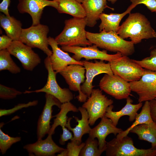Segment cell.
<instances>
[{
	"mask_svg": "<svg viewBox=\"0 0 156 156\" xmlns=\"http://www.w3.org/2000/svg\"><path fill=\"white\" fill-rule=\"evenodd\" d=\"M113 103V101L103 94L101 90L93 89L82 106L88 112L90 125H93L99 118L104 116L107 108Z\"/></svg>",
	"mask_w": 156,
	"mask_h": 156,
	"instance_id": "obj_7",
	"label": "cell"
},
{
	"mask_svg": "<svg viewBox=\"0 0 156 156\" xmlns=\"http://www.w3.org/2000/svg\"><path fill=\"white\" fill-rule=\"evenodd\" d=\"M60 109V112L53 116L55 118L54 119L53 123L48 135H53L55 133L56 128L58 126L61 127L65 126L68 118L67 115L69 112L79 111L78 108L70 102L62 103Z\"/></svg>",
	"mask_w": 156,
	"mask_h": 156,
	"instance_id": "obj_28",
	"label": "cell"
},
{
	"mask_svg": "<svg viewBox=\"0 0 156 156\" xmlns=\"http://www.w3.org/2000/svg\"><path fill=\"white\" fill-rule=\"evenodd\" d=\"M11 0H3L0 3V11L7 16H10L8 9Z\"/></svg>",
	"mask_w": 156,
	"mask_h": 156,
	"instance_id": "obj_39",
	"label": "cell"
},
{
	"mask_svg": "<svg viewBox=\"0 0 156 156\" xmlns=\"http://www.w3.org/2000/svg\"><path fill=\"white\" fill-rule=\"evenodd\" d=\"M38 101L34 100L30 101L27 103L18 104L13 108L8 109H0V117L10 115L24 108L35 106L38 104Z\"/></svg>",
	"mask_w": 156,
	"mask_h": 156,
	"instance_id": "obj_35",
	"label": "cell"
},
{
	"mask_svg": "<svg viewBox=\"0 0 156 156\" xmlns=\"http://www.w3.org/2000/svg\"><path fill=\"white\" fill-rule=\"evenodd\" d=\"M135 120L134 122L129 127L118 134L116 138L121 139L127 135L130 131L136 126L144 123L150 124L154 122L151 115L149 101L145 102L141 112L139 114H137Z\"/></svg>",
	"mask_w": 156,
	"mask_h": 156,
	"instance_id": "obj_27",
	"label": "cell"
},
{
	"mask_svg": "<svg viewBox=\"0 0 156 156\" xmlns=\"http://www.w3.org/2000/svg\"><path fill=\"white\" fill-rule=\"evenodd\" d=\"M135 7L131 4L125 12L122 13H101L99 16L101 20V23L99 26V31L104 30L106 32L113 31L117 32L122 19L126 14L130 13L132 10Z\"/></svg>",
	"mask_w": 156,
	"mask_h": 156,
	"instance_id": "obj_23",
	"label": "cell"
},
{
	"mask_svg": "<svg viewBox=\"0 0 156 156\" xmlns=\"http://www.w3.org/2000/svg\"><path fill=\"white\" fill-rule=\"evenodd\" d=\"M131 4L135 7L139 4H143L152 12H156V0H130Z\"/></svg>",
	"mask_w": 156,
	"mask_h": 156,
	"instance_id": "obj_36",
	"label": "cell"
},
{
	"mask_svg": "<svg viewBox=\"0 0 156 156\" xmlns=\"http://www.w3.org/2000/svg\"><path fill=\"white\" fill-rule=\"evenodd\" d=\"M49 28L47 25L40 23L23 29L19 40L32 48H37L42 51L47 56L52 54L49 48L47 35Z\"/></svg>",
	"mask_w": 156,
	"mask_h": 156,
	"instance_id": "obj_5",
	"label": "cell"
},
{
	"mask_svg": "<svg viewBox=\"0 0 156 156\" xmlns=\"http://www.w3.org/2000/svg\"><path fill=\"white\" fill-rule=\"evenodd\" d=\"M129 83L131 91L138 96L139 103L156 99V72L144 68L140 79Z\"/></svg>",
	"mask_w": 156,
	"mask_h": 156,
	"instance_id": "obj_10",
	"label": "cell"
},
{
	"mask_svg": "<svg viewBox=\"0 0 156 156\" xmlns=\"http://www.w3.org/2000/svg\"><path fill=\"white\" fill-rule=\"evenodd\" d=\"M45 104L37 122L38 140L42 139L49 132L51 127L50 125V120L52 118L53 106H56L60 109L62 104L57 99L50 94L45 93Z\"/></svg>",
	"mask_w": 156,
	"mask_h": 156,
	"instance_id": "obj_16",
	"label": "cell"
},
{
	"mask_svg": "<svg viewBox=\"0 0 156 156\" xmlns=\"http://www.w3.org/2000/svg\"><path fill=\"white\" fill-rule=\"evenodd\" d=\"M22 92L16 89L0 84V98L5 100L13 99Z\"/></svg>",
	"mask_w": 156,
	"mask_h": 156,
	"instance_id": "obj_34",
	"label": "cell"
},
{
	"mask_svg": "<svg viewBox=\"0 0 156 156\" xmlns=\"http://www.w3.org/2000/svg\"><path fill=\"white\" fill-rule=\"evenodd\" d=\"M7 50L10 54L17 58L24 69L32 71L40 64L41 59L32 48L20 40H13Z\"/></svg>",
	"mask_w": 156,
	"mask_h": 156,
	"instance_id": "obj_12",
	"label": "cell"
},
{
	"mask_svg": "<svg viewBox=\"0 0 156 156\" xmlns=\"http://www.w3.org/2000/svg\"><path fill=\"white\" fill-rule=\"evenodd\" d=\"M79 3H81L83 0H75Z\"/></svg>",
	"mask_w": 156,
	"mask_h": 156,
	"instance_id": "obj_42",
	"label": "cell"
},
{
	"mask_svg": "<svg viewBox=\"0 0 156 156\" xmlns=\"http://www.w3.org/2000/svg\"><path fill=\"white\" fill-rule=\"evenodd\" d=\"M87 39L98 47L114 52H120L122 56H128L135 52L134 44L125 40L113 31L103 30L99 33L86 31Z\"/></svg>",
	"mask_w": 156,
	"mask_h": 156,
	"instance_id": "obj_3",
	"label": "cell"
},
{
	"mask_svg": "<svg viewBox=\"0 0 156 156\" xmlns=\"http://www.w3.org/2000/svg\"><path fill=\"white\" fill-rule=\"evenodd\" d=\"M1 27L6 35L13 40H19L23 28L21 22L13 16H7L4 14L0 15Z\"/></svg>",
	"mask_w": 156,
	"mask_h": 156,
	"instance_id": "obj_24",
	"label": "cell"
},
{
	"mask_svg": "<svg viewBox=\"0 0 156 156\" xmlns=\"http://www.w3.org/2000/svg\"><path fill=\"white\" fill-rule=\"evenodd\" d=\"M109 1H110L112 4H114L117 0H107Z\"/></svg>",
	"mask_w": 156,
	"mask_h": 156,
	"instance_id": "obj_41",
	"label": "cell"
},
{
	"mask_svg": "<svg viewBox=\"0 0 156 156\" xmlns=\"http://www.w3.org/2000/svg\"><path fill=\"white\" fill-rule=\"evenodd\" d=\"M44 62L48 74L45 86L40 89L31 91L26 90L23 93L44 92L53 96L62 103L70 102L73 99V95L69 89L62 88L58 84L56 79L57 73L53 69L49 56L45 58Z\"/></svg>",
	"mask_w": 156,
	"mask_h": 156,
	"instance_id": "obj_6",
	"label": "cell"
},
{
	"mask_svg": "<svg viewBox=\"0 0 156 156\" xmlns=\"http://www.w3.org/2000/svg\"><path fill=\"white\" fill-rule=\"evenodd\" d=\"M105 151L107 156H156V149L138 148L134 145L132 138L128 135L120 139L115 138L107 142Z\"/></svg>",
	"mask_w": 156,
	"mask_h": 156,
	"instance_id": "obj_4",
	"label": "cell"
},
{
	"mask_svg": "<svg viewBox=\"0 0 156 156\" xmlns=\"http://www.w3.org/2000/svg\"><path fill=\"white\" fill-rule=\"evenodd\" d=\"M109 62L113 74L129 82L139 80L143 73L144 68L128 56Z\"/></svg>",
	"mask_w": 156,
	"mask_h": 156,
	"instance_id": "obj_9",
	"label": "cell"
},
{
	"mask_svg": "<svg viewBox=\"0 0 156 156\" xmlns=\"http://www.w3.org/2000/svg\"><path fill=\"white\" fill-rule=\"evenodd\" d=\"M53 0L57 4L56 10L59 13L68 14L73 17H86V12L81 3L75 0Z\"/></svg>",
	"mask_w": 156,
	"mask_h": 156,
	"instance_id": "obj_26",
	"label": "cell"
},
{
	"mask_svg": "<svg viewBox=\"0 0 156 156\" xmlns=\"http://www.w3.org/2000/svg\"><path fill=\"white\" fill-rule=\"evenodd\" d=\"M7 49L0 51V71L7 70L12 74L21 71L20 68L14 61Z\"/></svg>",
	"mask_w": 156,
	"mask_h": 156,
	"instance_id": "obj_29",
	"label": "cell"
},
{
	"mask_svg": "<svg viewBox=\"0 0 156 156\" xmlns=\"http://www.w3.org/2000/svg\"><path fill=\"white\" fill-rule=\"evenodd\" d=\"M85 72L83 66L73 64L67 66L59 73L64 77L70 90L78 92L79 94L76 98L81 102H85L88 98L82 92L81 88V84L85 81Z\"/></svg>",
	"mask_w": 156,
	"mask_h": 156,
	"instance_id": "obj_13",
	"label": "cell"
},
{
	"mask_svg": "<svg viewBox=\"0 0 156 156\" xmlns=\"http://www.w3.org/2000/svg\"><path fill=\"white\" fill-rule=\"evenodd\" d=\"M107 0H83L81 3L85 11L87 19V26L93 27L99 19L100 15L107 8L112 10L113 8L107 5Z\"/></svg>",
	"mask_w": 156,
	"mask_h": 156,
	"instance_id": "obj_21",
	"label": "cell"
},
{
	"mask_svg": "<svg viewBox=\"0 0 156 156\" xmlns=\"http://www.w3.org/2000/svg\"><path fill=\"white\" fill-rule=\"evenodd\" d=\"M123 131L114 125L110 119L104 116L101 118L97 125L91 129L88 134L89 137L97 139L100 149L105 150L107 144L105 139L107 136L111 133L116 135Z\"/></svg>",
	"mask_w": 156,
	"mask_h": 156,
	"instance_id": "obj_18",
	"label": "cell"
},
{
	"mask_svg": "<svg viewBox=\"0 0 156 156\" xmlns=\"http://www.w3.org/2000/svg\"><path fill=\"white\" fill-rule=\"evenodd\" d=\"M61 49L65 52L73 53L72 57L78 61H80L81 58H84L87 61L99 60L110 62L122 56L120 52L114 54H108L107 50L101 51L94 44L85 47L63 46H61Z\"/></svg>",
	"mask_w": 156,
	"mask_h": 156,
	"instance_id": "obj_8",
	"label": "cell"
},
{
	"mask_svg": "<svg viewBox=\"0 0 156 156\" xmlns=\"http://www.w3.org/2000/svg\"><path fill=\"white\" fill-rule=\"evenodd\" d=\"M20 137H12L5 133L0 128V150L2 154H5L12 144L20 142Z\"/></svg>",
	"mask_w": 156,
	"mask_h": 156,
	"instance_id": "obj_31",
	"label": "cell"
},
{
	"mask_svg": "<svg viewBox=\"0 0 156 156\" xmlns=\"http://www.w3.org/2000/svg\"><path fill=\"white\" fill-rule=\"evenodd\" d=\"M17 9L21 14L28 13L32 20V25L40 23V20L45 7H53L57 9L58 5L54 0H18Z\"/></svg>",
	"mask_w": 156,
	"mask_h": 156,
	"instance_id": "obj_15",
	"label": "cell"
},
{
	"mask_svg": "<svg viewBox=\"0 0 156 156\" xmlns=\"http://www.w3.org/2000/svg\"><path fill=\"white\" fill-rule=\"evenodd\" d=\"M130 132L136 134L139 139L151 143V148L156 149V122L139 125L133 128Z\"/></svg>",
	"mask_w": 156,
	"mask_h": 156,
	"instance_id": "obj_25",
	"label": "cell"
},
{
	"mask_svg": "<svg viewBox=\"0 0 156 156\" xmlns=\"http://www.w3.org/2000/svg\"><path fill=\"white\" fill-rule=\"evenodd\" d=\"M82 61L86 70V79L81 86V90L88 98L90 96L93 88L94 87L92 85V81L96 76L104 73L110 75L114 74L109 62L106 63L104 61L101 60H95L94 62L86 60Z\"/></svg>",
	"mask_w": 156,
	"mask_h": 156,
	"instance_id": "obj_14",
	"label": "cell"
},
{
	"mask_svg": "<svg viewBox=\"0 0 156 156\" xmlns=\"http://www.w3.org/2000/svg\"><path fill=\"white\" fill-rule=\"evenodd\" d=\"M85 145V143H81L78 145L73 141L68 143L66 148L57 154L58 156H78L80 152Z\"/></svg>",
	"mask_w": 156,
	"mask_h": 156,
	"instance_id": "obj_33",
	"label": "cell"
},
{
	"mask_svg": "<svg viewBox=\"0 0 156 156\" xmlns=\"http://www.w3.org/2000/svg\"><path fill=\"white\" fill-rule=\"evenodd\" d=\"M63 131L62 133L60 135V137L59 140L60 144L62 145L65 144V142L68 140H71L73 138V136L72 133L67 129L65 126L62 127Z\"/></svg>",
	"mask_w": 156,
	"mask_h": 156,
	"instance_id": "obj_37",
	"label": "cell"
},
{
	"mask_svg": "<svg viewBox=\"0 0 156 156\" xmlns=\"http://www.w3.org/2000/svg\"><path fill=\"white\" fill-rule=\"evenodd\" d=\"M52 135H48L44 140H38L35 143L26 144L23 148L29 155L37 156H52L56 153H60L65 149L59 146L54 142Z\"/></svg>",
	"mask_w": 156,
	"mask_h": 156,
	"instance_id": "obj_19",
	"label": "cell"
},
{
	"mask_svg": "<svg viewBox=\"0 0 156 156\" xmlns=\"http://www.w3.org/2000/svg\"><path fill=\"white\" fill-rule=\"evenodd\" d=\"M151 115L153 120L156 122V99L149 101Z\"/></svg>",
	"mask_w": 156,
	"mask_h": 156,
	"instance_id": "obj_40",
	"label": "cell"
},
{
	"mask_svg": "<svg viewBox=\"0 0 156 156\" xmlns=\"http://www.w3.org/2000/svg\"><path fill=\"white\" fill-rule=\"evenodd\" d=\"M78 109L81 114V119H79L77 117L74 116L78 124L75 127L72 128L70 125V121L72 118H69L68 119L65 127L73 133V138L71 141L75 142L78 145H80L82 142V136L86 134H88L91 128L89 126V116L86 109L82 107H79Z\"/></svg>",
	"mask_w": 156,
	"mask_h": 156,
	"instance_id": "obj_22",
	"label": "cell"
},
{
	"mask_svg": "<svg viewBox=\"0 0 156 156\" xmlns=\"http://www.w3.org/2000/svg\"><path fill=\"white\" fill-rule=\"evenodd\" d=\"M86 17H73L66 20L65 26L61 33L55 38L58 45L62 46L85 47L92 45L87 39L85 27Z\"/></svg>",
	"mask_w": 156,
	"mask_h": 156,
	"instance_id": "obj_2",
	"label": "cell"
},
{
	"mask_svg": "<svg viewBox=\"0 0 156 156\" xmlns=\"http://www.w3.org/2000/svg\"><path fill=\"white\" fill-rule=\"evenodd\" d=\"M48 41L52 52V54L49 57L52 67L57 73H59L70 65L78 64L83 66L82 61L75 60L67 52L59 48L55 38L49 37Z\"/></svg>",
	"mask_w": 156,
	"mask_h": 156,
	"instance_id": "obj_17",
	"label": "cell"
},
{
	"mask_svg": "<svg viewBox=\"0 0 156 156\" xmlns=\"http://www.w3.org/2000/svg\"><path fill=\"white\" fill-rule=\"evenodd\" d=\"M133 60L144 68L156 72V48L151 51L149 56L141 60Z\"/></svg>",
	"mask_w": 156,
	"mask_h": 156,
	"instance_id": "obj_32",
	"label": "cell"
},
{
	"mask_svg": "<svg viewBox=\"0 0 156 156\" xmlns=\"http://www.w3.org/2000/svg\"><path fill=\"white\" fill-rule=\"evenodd\" d=\"M105 149H100L99 148L98 140L89 137L85 142V145L81 150L80 156H100Z\"/></svg>",
	"mask_w": 156,
	"mask_h": 156,
	"instance_id": "obj_30",
	"label": "cell"
},
{
	"mask_svg": "<svg viewBox=\"0 0 156 156\" xmlns=\"http://www.w3.org/2000/svg\"><path fill=\"white\" fill-rule=\"evenodd\" d=\"M122 38H128L134 44L140 42L143 39L156 37V32L144 15L138 12L130 13L117 32Z\"/></svg>",
	"mask_w": 156,
	"mask_h": 156,
	"instance_id": "obj_1",
	"label": "cell"
},
{
	"mask_svg": "<svg viewBox=\"0 0 156 156\" xmlns=\"http://www.w3.org/2000/svg\"><path fill=\"white\" fill-rule=\"evenodd\" d=\"M12 40L7 35H3L0 36V51L6 49L11 44Z\"/></svg>",
	"mask_w": 156,
	"mask_h": 156,
	"instance_id": "obj_38",
	"label": "cell"
},
{
	"mask_svg": "<svg viewBox=\"0 0 156 156\" xmlns=\"http://www.w3.org/2000/svg\"><path fill=\"white\" fill-rule=\"evenodd\" d=\"M126 99V105L120 110L117 112L113 111L114 106L112 105H109L106 109L105 116L110 119L116 126L119 119L123 116H128L129 120L130 122L134 120L138 111L142 106V103L135 104H132L133 101L129 96Z\"/></svg>",
	"mask_w": 156,
	"mask_h": 156,
	"instance_id": "obj_20",
	"label": "cell"
},
{
	"mask_svg": "<svg viewBox=\"0 0 156 156\" xmlns=\"http://www.w3.org/2000/svg\"></svg>",
	"mask_w": 156,
	"mask_h": 156,
	"instance_id": "obj_43",
	"label": "cell"
},
{
	"mask_svg": "<svg viewBox=\"0 0 156 156\" xmlns=\"http://www.w3.org/2000/svg\"><path fill=\"white\" fill-rule=\"evenodd\" d=\"M99 86L102 91L117 100L126 99L131 91L129 82L114 74H105L100 80Z\"/></svg>",
	"mask_w": 156,
	"mask_h": 156,
	"instance_id": "obj_11",
	"label": "cell"
}]
</instances>
